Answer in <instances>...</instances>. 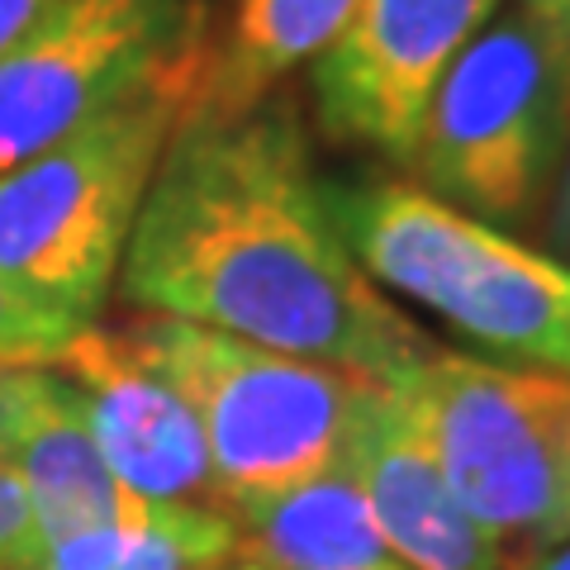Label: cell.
Returning <instances> with one entry per match:
<instances>
[{
  "mask_svg": "<svg viewBox=\"0 0 570 570\" xmlns=\"http://www.w3.org/2000/svg\"><path fill=\"white\" fill-rule=\"evenodd\" d=\"M115 285L138 314H171L376 381L433 352L356 266L285 100L176 124Z\"/></svg>",
  "mask_w": 570,
  "mask_h": 570,
  "instance_id": "6da1fadb",
  "label": "cell"
},
{
  "mask_svg": "<svg viewBox=\"0 0 570 570\" xmlns=\"http://www.w3.org/2000/svg\"><path fill=\"white\" fill-rule=\"evenodd\" d=\"M209 43L167 62L119 105L0 171V276L43 309L96 324L157 163L200 91Z\"/></svg>",
  "mask_w": 570,
  "mask_h": 570,
  "instance_id": "7a4b0ae2",
  "label": "cell"
},
{
  "mask_svg": "<svg viewBox=\"0 0 570 570\" xmlns=\"http://www.w3.org/2000/svg\"><path fill=\"white\" fill-rule=\"evenodd\" d=\"M356 266L504 366L570 376V266L414 181L324 190Z\"/></svg>",
  "mask_w": 570,
  "mask_h": 570,
  "instance_id": "3957f363",
  "label": "cell"
},
{
  "mask_svg": "<svg viewBox=\"0 0 570 570\" xmlns=\"http://www.w3.org/2000/svg\"><path fill=\"white\" fill-rule=\"evenodd\" d=\"M119 328L200 419L219 494L214 509L337 466L376 390V376L362 371L272 352L171 314H138Z\"/></svg>",
  "mask_w": 570,
  "mask_h": 570,
  "instance_id": "277c9868",
  "label": "cell"
},
{
  "mask_svg": "<svg viewBox=\"0 0 570 570\" xmlns=\"http://www.w3.org/2000/svg\"><path fill=\"white\" fill-rule=\"evenodd\" d=\"M570 138V58L528 14L475 33L428 100L409 167L448 205L490 224L538 214Z\"/></svg>",
  "mask_w": 570,
  "mask_h": 570,
  "instance_id": "5b68a950",
  "label": "cell"
},
{
  "mask_svg": "<svg viewBox=\"0 0 570 570\" xmlns=\"http://www.w3.org/2000/svg\"><path fill=\"white\" fill-rule=\"evenodd\" d=\"M385 385L419 423L461 509L499 547L542 551L566 499L570 376L433 347Z\"/></svg>",
  "mask_w": 570,
  "mask_h": 570,
  "instance_id": "8992f818",
  "label": "cell"
},
{
  "mask_svg": "<svg viewBox=\"0 0 570 570\" xmlns=\"http://www.w3.org/2000/svg\"><path fill=\"white\" fill-rule=\"evenodd\" d=\"M205 24V0H58L0 52V171L209 43Z\"/></svg>",
  "mask_w": 570,
  "mask_h": 570,
  "instance_id": "52a82bcc",
  "label": "cell"
},
{
  "mask_svg": "<svg viewBox=\"0 0 570 570\" xmlns=\"http://www.w3.org/2000/svg\"><path fill=\"white\" fill-rule=\"evenodd\" d=\"M494 6L499 0H356L347 29L309 71L324 129L409 167L442 71L494 20Z\"/></svg>",
  "mask_w": 570,
  "mask_h": 570,
  "instance_id": "ba28073f",
  "label": "cell"
},
{
  "mask_svg": "<svg viewBox=\"0 0 570 570\" xmlns=\"http://www.w3.org/2000/svg\"><path fill=\"white\" fill-rule=\"evenodd\" d=\"M58 371L81 390L86 423L105 466L142 504H209L214 461L195 409L124 328L86 324L58 356Z\"/></svg>",
  "mask_w": 570,
  "mask_h": 570,
  "instance_id": "9c48e42d",
  "label": "cell"
},
{
  "mask_svg": "<svg viewBox=\"0 0 570 570\" xmlns=\"http://www.w3.org/2000/svg\"><path fill=\"white\" fill-rule=\"evenodd\" d=\"M0 466L20 480L39 547L153 509L105 466L81 390L58 366L0 371Z\"/></svg>",
  "mask_w": 570,
  "mask_h": 570,
  "instance_id": "30bf717a",
  "label": "cell"
},
{
  "mask_svg": "<svg viewBox=\"0 0 570 570\" xmlns=\"http://www.w3.org/2000/svg\"><path fill=\"white\" fill-rule=\"evenodd\" d=\"M343 456L381 538L409 570H504V547L461 509L395 385L376 381Z\"/></svg>",
  "mask_w": 570,
  "mask_h": 570,
  "instance_id": "8fae6325",
  "label": "cell"
},
{
  "mask_svg": "<svg viewBox=\"0 0 570 570\" xmlns=\"http://www.w3.org/2000/svg\"><path fill=\"white\" fill-rule=\"evenodd\" d=\"M247 570H409L381 538L347 456L285 490L224 509Z\"/></svg>",
  "mask_w": 570,
  "mask_h": 570,
  "instance_id": "7c38bea8",
  "label": "cell"
},
{
  "mask_svg": "<svg viewBox=\"0 0 570 570\" xmlns=\"http://www.w3.org/2000/svg\"><path fill=\"white\" fill-rule=\"evenodd\" d=\"M352 10L356 0H238L228 39L205 52L190 115L234 119L257 110L272 100L285 71L314 62L347 29Z\"/></svg>",
  "mask_w": 570,
  "mask_h": 570,
  "instance_id": "4fadbf2b",
  "label": "cell"
},
{
  "mask_svg": "<svg viewBox=\"0 0 570 570\" xmlns=\"http://www.w3.org/2000/svg\"><path fill=\"white\" fill-rule=\"evenodd\" d=\"M234 523L209 504H153L39 547L20 570H228Z\"/></svg>",
  "mask_w": 570,
  "mask_h": 570,
  "instance_id": "5bb4252c",
  "label": "cell"
},
{
  "mask_svg": "<svg viewBox=\"0 0 570 570\" xmlns=\"http://www.w3.org/2000/svg\"><path fill=\"white\" fill-rule=\"evenodd\" d=\"M86 324L43 309L39 299L0 276V371L6 366H58V356Z\"/></svg>",
  "mask_w": 570,
  "mask_h": 570,
  "instance_id": "9a60e30c",
  "label": "cell"
},
{
  "mask_svg": "<svg viewBox=\"0 0 570 570\" xmlns=\"http://www.w3.org/2000/svg\"><path fill=\"white\" fill-rule=\"evenodd\" d=\"M33 551H39V542H33L24 490H20V480L0 466V570H20Z\"/></svg>",
  "mask_w": 570,
  "mask_h": 570,
  "instance_id": "2e32d148",
  "label": "cell"
},
{
  "mask_svg": "<svg viewBox=\"0 0 570 570\" xmlns=\"http://www.w3.org/2000/svg\"><path fill=\"white\" fill-rule=\"evenodd\" d=\"M547 253L561 257L570 266V138H566V157H561V171L551 181V195H547Z\"/></svg>",
  "mask_w": 570,
  "mask_h": 570,
  "instance_id": "e0dca14e",
  "label": "cell"
},
{
  "mask_svg": "<svg viewBox=\"0 0 570 570\" xmlns=\"http://www.w3.org/2000/svg\"><path fill=\"white\" fill-rule=\"evenodd\" d=\"M513 6H519V14H528L542 33H551L570 58V0H513Z\"/></svg>",
  "mask_w": 570,
  "mask_h": 570,
  "instance_id": "ac0fdd59",
  "label": "cell"
},
{
  "mask_svg": "<svg viewBox=\"0 0 570 570\" xmlns=\"http://www.w3.org/2000/svg\"><path fill=\"white\" fill-rule=\"evenodd\" d=\"M52 6H58V0H0V52L39 24Z\"/></svg>",
  "mask_w": 570,
  "mask_h": 570,
  "instance_id": "d6986e66",
  "label": "cell"
},
{
  "mask_svg": "<svg viewBox=\"0 0 570 570\" xmlns=\"http://www.w3.org/2000/svg\"><path fill=\"white\" fill-rule=\"evenodd\" d=\"M504 570H570V538L551 542L542 551H528V557H513L504 561Z\"/></svg>",
  "mask_w": 570,
  "mask_h": 570,
  "instance_id": "ffe728a7",
  "label": "cell"
},
{
  "mask_svg": "<svg viewBox=\"0 0 570 570\" xmlns=\"http://www.w3.org/2000/svg\"><path fill=\"white\" fill-rule=\"evenodd\" d=\"M566 538H570V456H566V499H561V513H557V532H551V542H566Z\"/></svg>",
  "mask_w": 570,
  "mask_h": 570,
  "instance_id": "44dd1931",
  "label": "cell"
},
{
  "mask_svg": "<svg viewBox=\"0 0 570 570\" xmlns=\"http://www.w3.org/2000/svg\"><path fill=\"white\" fill-rule=\"evenodd\" d=\"M228 570H247V566H238V561H228Z\"/></svg>",
  "mask_w": 570,
  "mask_h": 570,
  "instance_id": "7402d4cb",
  "label": "cell"
}]
</instances>
